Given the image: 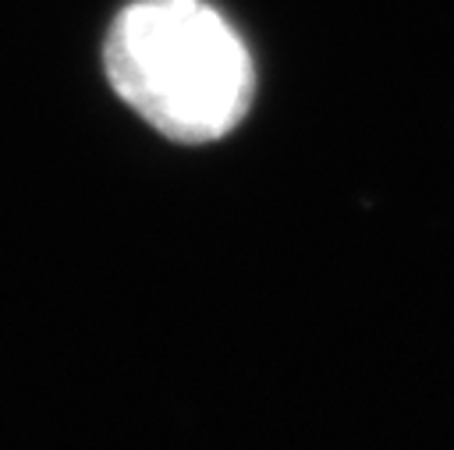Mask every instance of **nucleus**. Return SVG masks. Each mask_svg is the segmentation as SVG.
<instances>
[{"mask_svg": "<svg viewBox=\"0 0 454 450\" xmlns=\"http://www.w3.org/2000/svg\"><path fill=\"white\" fill-rule=\"evenodd\" d=\"M114 92L160 135L216 142L252 106L255 67L231 21L206 0H135L103 43Z\"/></svg>", "mask_w": 454, "mask_h": 450, "instance_id": "obj_1", "label": "nucleus"}]
</instances>
